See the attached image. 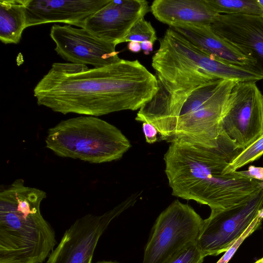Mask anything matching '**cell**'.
<instances>
[{"label":"cell","mask_w":263,"mask_h":263,"mask_svg":"<svg viewBox=\"0 0 263 263\" xmlns=\"http://www.w3.org/2000/svg\"><path fill=\"white\" fill-rule=\"evenodd\" d=\"M155 76L138 60L101 67L54 63L33 94L39 105L64 115L98 117L140 109L158 90Z\"/></svg>","instance_id":"1"},{"label":"cell","mask_w":263,"mask_h":263,"mask_svg":"<svg viewBox=\"0 0 263 263\" xmlns=\"http://www.w3.org/2000/svg\"><path fill=\"white\" fill-rule=\"evenodd\" d=\"M164 155L165 173L172 195L208 205L211 210H225L248 201L263 189L261 181L240 171H223L242 150L227 137L218 146L207 148L178 139L170 141Z\"/></svg>","instance_id":"2"},{"label":"cell","mask_w":263,"mask_h":263,"mask_svg":"<svg viewBox=\"0 0 263 263\" xmlns=\"http://www.w3.org/2000/svg\"><path fill=\"white\" fill-rule=\"evenodd\" d=\"M238 82L217 79L195 88L169 92L158 88L135 120L153 124L161 140L178 139L207 148L218 146L221 121Z\"/></svg>","instance_id":"3"},{"label":"cell","mask_w":263,"mask_h":263,"mask_svg":"<svg viewBox=\"0 0 263 263\" xmlns=\"http://www.w3.org/2000/svg\"><path fill=\"white\" fill-rule=\"evenodd\" d=\"M44 191L17 179L0 193V259L43 263L57 245L54 231L43 217Z\"/></svg>","instance_id":"4"},{"label":"cell","mask_w":263,"mask_h":263,"mask_svg":"<svg viewBox=\"0 0 263 263\" xmlns=\"http://www.w3.org/2000/svg\"><path fill=\"white\" fill-rule=\"evenodd\" d=\"M159 44L152 66L158 87L167 91L192 89L217 79L255 82L263 79L251 68L217 59L170 27L159 39Z\"/></svg>","instance_id":"5"},{"label":"cell","mask_w":263,"mask_h":263,"mask_svg":"<svg viewBox=\"0 0 263 263\" xmlns=\"http://www.w3.org/2000/svg\"><path fill=\"white\" fill-rule=\"evenodd\" d=\"M45 143L58 156L95 164L118 160L132 146L116 126L90 116L62 120L48 129Z\"/></svg>","instance_id":"6"},{"label":"cell","mask_w":263,"mask_h":263,"mask_svg":"<svg viewBox=\"0 0 263 263\" xmlns=\"http://www.w3.org/2000/svg\"><path fill=\"white\" fill-rule=\"evenodd\" d=\"M203 219L189 205L173 201L157 217L145 246L142 263H165L197 241Z\"/></svg>","instance_id":"7"},{"label":"cell","mask_w":263,"mask_h":263,"mask_svg":"<svg viewBox=\"0 0 263 263\" xmlns=\"http://www.w3.org/2000/svg\"><path fill=\"white\" fill-rule=\"evenodd\" d=\"M139 196L132 195L100 215L88 214L77 219L65 232L45 263H91L100 238L109 223L134 205Z\"/></svg>","instance_id":"8"},{"label":"cell","mask_w":263,"mask_h":263,"mask_svg":"<svg viewBox=\"0 0 263 263\" xmlns=\"http://www.w3.org/2000/svg\"><path fill=\"white\" fill-rule=\"evenodd\" d=\"M221 129V134L241 150L263 133V94L255 82H238L234 86Z\"/></svg>","instance_id":"9"},{"label":"cell","mask_w":263,"mask_h":263,"mask_svg":"<svg viewBox=\"0 0 263 263\" xmlns=\"http://www.w3.org/2000/svg\"><path fill=\"white\" fill-rule=\"evenodd\" d=\"M263 207V189L256 196L232 208L211 210L203 220L197 243L204 257L227 251L248 228Z\"/></svg>","instance_id":"10"},{"label":"cell","mask_w":263,"mask_h":263,"mask_svg":"<svg viewBox=\"0 0 263 263\" xmlns=\"http://www.w3.org/2000/svg\"><path fill=\"white\" fill-rule=\"evenodd\" d=\"M50 36L55 44L54 50L57 54L71 63L101 67L121 60L116 45L84 28L53 25Z\"/></svg>","instance_id":"11"},{"label":"cell","mask_w":263,"mask_h":263,"mask_svg":"<svg viewBox=\"0 0 263 263\" xmlns=\"http://www.w3.org/2000/svg\"><path fill=\"white\" fill-rule=\"evenodd\" d=\"M210 27L216 34L253 60L256 70L263 76V17L219 14Z\"/></svg>","instance_id":"12"},{"label":"cell","mask_w":263,"mask_h":263,"mask_svg":"<svg viewBox=\"0 0 263 263\" xmlns=\"http://www.w3.org/2000/svg\"><path fill=\"white\" fill-rule=\"evenodd\" d=\"M149 11L145 0H110L88 18L84 29L116 46L134 24Z\"/></svg>","instance_id":"13"},{"label":"cell","mask_w":263,"mask_h":263,"mask_svg":"<svg viewBox=\"0 0 263 263\" xmlns=\"http://www.w3.org/2000/svg\"><path fill=\"white\" fill-rule=\"evenodd\" d=\"M110 0H28L26 28L63 23L84 28L89 17Z\"/></svg>","instance_id":"14"},{"label":"cell","mask_w":263,"mask_h":263,"mask_svg":"<svg viewBox=\"0 0 263 263\" xmlns=\"http://www.w3.org/2000/svg\"><path fill=\"white\" fill-rule=\"evenodd\" d=\"M150 9L157 20L170 27L210 26L219 14L205 0H155Z\"/></svg>","instance_id":"15"},{"label":"cell","mask_w":263,"mask_h":263,"mask_svg":"<svg viewBox=\"0 0 263 263\" xmlns=\"http://www.w3.org/2000/svg\"><path fill=\"white\" fill-rule=\"evenodd\" d=\"M170 27L193 44L217 59L227 63L249 68L257 72L255 68V63L253 60L242 54L216 34L210 26L181 25Z\"/></svg>","instance_id":"16"},{"label":"cell","mask_w":263,"mask_h":263,"mask_svg":"<svg viewBox=\"0 0 263 263\" xmlns=\"http://www.w3.org/2000/svg\"><path fill=\"white\" fill-rule=\"evenodd\" d=\"M28 0L0 1V40L5 44H18L26 28Z\"/></svg>","instance_id":"17"},{"label":"cell","mask_w":263,"mask_h":263,"mask_svg":"<svg viewBox=\"0 0 263 263\" xmlns=\"http://www.w3.org/2000/svg\"><path fill=\"white\" fill-rule=\"evenodd\" d=\"M218 14H242L262 16L257 0H205Z\"/></svg>","instance_id":"18"},{"label":"cell","mask_w":263,"mask_h":263,"mask_svg":"<svg viewBox=\"0 0 263 263\" xmlns=\"http://www.w3.org/2000/svg\"><path fill=\"white\" fill-rule=\"evenodd\" d=\"M263 155V133L238 154L223 171L227 174L237 171L245 165L258 159Z\"/></svg>","instance_id":"19"},{"label":"cell","mask_w":263,"mask_h":263,"mask_svg":"<svg viewBox=\"0 0 263 263\" xmlns=\"http://www.w3.org/2000/svg\"><path fill=\"white\" fill-rule=\"evenodd\" d=\"M157 40L155 29L151 22L143 17L134 24L126 35L119 42V44L130 42L141 43L144 41H150L154 44Z\"/></svg>","instance_id":"20"},{"label":"cell","mask_w":263,"mask_h":263,"mask_svg":"<svg viewBox=\"0 0 263 263\" xmlns=\"http://www.w3.org/2000/svg\"><path fill=\"white\" fill-rule=\"evenodd\" d=\"M204 257L195 241L186 246L165 263H202Z\"/></svg>","instance_id":"21"},{"label":"cell","mask_w":263,"mask_h":263,"mask_svg":"<svg viewBox=\"0 0 263 263\" xmlns=\"http://www.w3.org/2000/svg\"><path fill=\"white\" fill-rule=\"evenodd\" d=\"M262 220L263 207L248 228L235 241L232 246L224 252V254L216 263H228L244 240L259 228Z\"/></svg>","instance_id":"22"},{"label":"cell","mask_w":263,"mask_h":263,"mask_svg":"<svg viewBox=\"0 0 263 263\" xmlns=\"http://www.w3.org/2000/svg\"><path fill=\"white\" fill-rule=\"evenodd\" d=\"M142 130L147 143L152 144L157 141V134L159 133L153 124L148 122H143Z\"/></svg>","instance_id":"23"},{"label":"cell","mask_w":263,"mask_h":263,"mask_svg":"<svg viewBox=\"0 0 263 263\" xmlns=\"http://www.w3.org/2000/svg\"><path fill=\"white\" fill-rule=\"evenodd\" d=\"M240 172L246 177L263 181V167L250 166L248 170Z\"/></svg>","instance_id":"24"},{"label":"cell","mask_w":263,"mask_h":263,"mask_svg":"<svg viewBox=\"0 0 263 263\" xmlns=\"http://www.w3.org/2000/svg\"><path fill=\"white\" fill-rule=\"evenodd\" d=\"M141 49L144 53L148 55L153 50V43L150 41H144L140 43Z\"/></svg>","instance_id":"25"},{"label":"cell","mask_w":263,"mask_h":263,"mask_svg":"<svg viewBox=\"0 0 263 263\" xmlns=\"http://www.w3.org/2000/svg\"><path fill=\"white\" fill-rule=\"evenodd\" d=\"M127 48L134 53L139 52L142 49L140 43L136 42H129L127 44Z\"/></svg>","instance_id":"26"},{"label":"cell","mask_w":263,"mask_h":263,"mask_svg":"<svg viewBox=\"0 0 263 263\" xmlns=\"http://www.w3.org/2000/svg\"><path fill=\"white\" fill-rule=\"evenodd\" d=\"M0 263H24L19 261L6 259H0Z\"/></svg>","instance_id":"27"},{"label":"cell","mask_w":263,"mask_h":263,"mask_svg":"<svg viewBox=\"0 0 263 263\" xmlns=\"http://www.w3.org/2000/svg\"><path fill=\"white\" fill-rule=\"evenodd\" d=\"M257 2L261 9L262 13V17H263V0H257Z\"/></svg>","instance_id":"28"},{"label":"cell","mask_w":263,"mask_h":263,"mask_svg":"<svg viewBox=\"0 0 263 263\" xmlns=\"http://www.w3.org/2000/svg\"><path fill=\"white\" fill-rule=\"evenodd\" d=\"M96 263H117V262L110 261H102L97 262Z\"/></svg>","instance_id":"29"},{"label":"cell","mask_w":263,"mask_h":263,"mask_svg":"<svg viewBox=\"0 0 263 263\" xmlns=\"http://www.w3.org/2000/svg\"><path fill=\"white\" fill-rule=\"evenodd\" d=\"M254 263H263V257H262L260 259L257 260Z\"/></svg>","instance_id":"30"},{"label":"cell","mask_w":263,"mask_h":263,"mask_svg":"<svg viewBox=\"0 0 263 263\" xmlns=\"http://www.w3.org/2000/svg\"><path fill=\"white\" fill-rule=\"evenodd\" d=\"M261 186L263 187V181H261Z\"/></svg>","instance_id":"31"}]
</instances>
